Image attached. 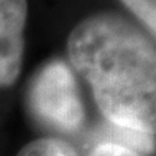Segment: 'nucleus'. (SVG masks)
<instances>
[{
    "instance_id": "1",
    "label": "nucleus",
    "mask_w": 156,
    "mask_h": 156,
    "mask_svg": "<svg viewBox=\"0 0 156 156\" xmlns=\"http://www.w3.org/2000/svg\"><path fill=\"white\" fill-rule=\"evenodd\" d=\"M68 54L110 124L155 133L156 51L151 39L122 17L97 15L75 26Z\"/></svg>"
},
{
    "instance_id": "3",
    "label": "nucleus",
    "mask_w": 156,
    "mask_h": 156,
    "mask_svg": "<svg viewBox=\"0 0 156 156\" xmlns=\"http://www.w3.org/2000/svg\"><path fill=\"white\" fill-rule=\"evenodd\" d=\"M26 0H0V85L15 83L22 67Z\"/></svg>"
},
{
    "instance_id": "6",
    "label": "nucleus",
    "mask_w": 156,
    "mask_h": 156,
    "mask_svg": "<svg viewBox=\"0 0 156 156\" xmlns=\"http://www.w3.org/2000/svg\"><path fill=\"white\" fill-rule=\"evenodd\" d=\"M123 3L145 23L152 32H156V0H123Z\"/></svg>"
},
{
    "instance_id": "2",
    "label": "nucleus",
    "mask_w": 156,
    "mask_h": 156,
    "mask_svg": "<svg viewBox=\"0 0 156 156\" xmlns=\"http://www.w3.org/2000/svg\"><path fill=\"white\" fill-rule=\"evenodd\" d=\"M30 100L41 119L61 130H75L84 120L75 78L64 62H52L39 74Z\"/></svg>"
},
{
    "instance_id": "7",
    "label": "nucleus",
    "mask_w": 156,
    "mask_h": 156,
    "mask_svg": "<svg viewBox=\"0 0 156 156\" xmlns=\"http://www.w3.org/2000/svg\"><path fill=\"white\" fill-rule=\"evenodd\" d=\"M91 156H142L137 152L113 143H100Z\"/></svg>"
},
{
    "instance_id": "4",
    "label": "nucleus",
    "mask_w": 156,
    "mask_h": 156,
    "mask_svg": "<svg viewBox=\"0 0 156 156\" xmlns=\"http://www.w3.org/2000/svg\"><path fill=\"white\" fill-rule=\"evenodd\" d=\"M103 143H113L123 147L132 149L134 152L152 153L155 151V133H143L137 130L117 127L110 124L103 133Z\"/></svg>"
},
{
    "instance_id": "5",
    "label": "nucleus",
    "mask_w": 156,
    "mask_h": 156,
    "mask_svg": "<svg viewBox=\"0 0 156 156\" xmlns=\"http://www.w3.org/2000/svg\"><path fill=\"white\" fill-rule=\"evenodd\" d=\"M17 156H77L73 146L58 139H39L29 143Z\"/></svg>"
}]
</instances>
